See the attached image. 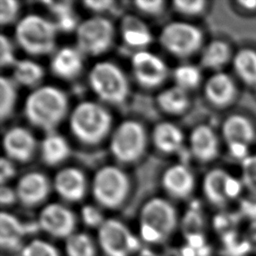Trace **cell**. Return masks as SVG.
I'll return each instance as SVG.
<instances>
[{
    "instance_id": "cell-21",
    "label": "cell",
    "mask_w": 256,
    "mask_h": 256,
    "mask_svg": "<svg viewBox=\"0 0 256 256\" xmlns=\"http://www.w3.org/2000/svg\"><path fill=\"white\" fill-rule=\"evenodd\" d=\"M230 174L221 168L207 172L203 179V193L206 199L216 206H221L229 200L226 195V184Z\"/></svg>"
},
{
    "instance_id": "cell-5",
    "label": "cell",
    "mask_w": 256,
    "mask_h": 256,
    "mask_svg": "<svg viewBox=\"0 0 256 256\" xmlns=\"http://www.w3.org/2000/svg\"><path fill=\"white\" fill-rule=\"evenodd\" d=\"M89 85L104 102L120 105L128 97L129 85L123 71L114 63L100 62L89 73Z\"/></svg>"
},
{
    "instance_id": "cell-43",
    "label": "cell",
    "mask_w": 256,
    "mask_h": 256,
    "mask_svg": "<svg viewBox=\"0 0 256 256\" xmlns=\"http://www.w3.org/2000/svg\"><path fill=\"white\" fill-rule=\"evenodd\" d=\"M18 201L15 189H12L6 185H1L0 189V203L2 206L12 205L14 202Z\"/></svg>"
},
{
    "instance_id": "cell-31",
    "label": "cell",
    "mask_w": 256,
    "mask_h": 256,
    "mask_svg": "<svg viewBox=\"0 0 256 256\" xmlns=\"http://www.w3.org/2000/svg\"><path fill=\"white\" fill-rule=\"evenodd\" d=\"M17 91L14 82L6 77L0 78V117L4 121L8 118L15 107Z\"/></svg>"
},
{
    "instance_id": "cell-30",
    "label": "cell",
    "mask_w": 256,
    "mask_h": 256,
    "mask_svg": "<svg viewBox=\"0 0 256 256\" xmlns=\"http://www.w3.org/2000/svg\"><path fill=\"white\" fill-rule=\"evenodd\" d=\"M65 250L67 256H95L96 247L85 233H73L66 239Z\"/></svg>"
},
{
    "instance_id": "cell-42",
    "label": "cell",
    "mask_w": 256,
    "mask_h": 256,
    "mask_svg": "<svg viewBox=\"0 0 256 256\" xmlns=\"http://www.w3.org/2000/svg\"><path fill=\"white\" fill-rule=\"evenodd\" d=\"M15 166L12 160L7 157H2L0 160V182L1 185H5L7 181L15 175Z\"/></svg>"
},
{
    "instance_id": "cell-10",
    "label": "cell",
    "mask_w": 256,
    "mask_h": 256,
    "mask_svg": "<svg viewBox=\"0 0 256 256\" xmlns=\"http://www.w3.org/2000/svg\"><path fill=\"white\" fill-rule=\"evenodd\" d=\"M98 243L106 256H131L140 243L121 221L106 219L98 228Z\"/></svg>"
},
{
    "instance_id": "cell-20",
    "label": "cell",
    "mask_w": 256,
    "mask_h": 256,
    "mask_svg": "<svg viewBox=\"0 0 256 256\" xmlns=\"http://www.w3.org/2000/svg\"><path fill=\"white\" fill-rule=\"evenodd\" d=\"M50 66L57 77L65 80L74 79L83 68L82 53L76 48L63 47L54 54Z\"/></svg>"
},
{
    "instance_id": "cell-33",
    "label": "cell",
    "mask_w": 256,
    "mask_h": 256,
    "mask_svg": "<svg viewBox=\"0 0 256 256\" xmlns=\"http://www.w3.org/2000/svg\"><path fill=\"white\" fill-rule=\"evenodd\" d=\"M240 179L244 190L256 199V154H250L241 162Z\"/></svg>"
},
{
    "instance_id": "cell-47",
    "label": "cell",
    "mask_w": 256,
    "mask_h": 256,
    "mask_svg": "<svg viewBox=\"0 0 256 256\" xmlns=\"http://www.w3.org/2000/svg\"><path fill=\"white\" fill-rule=\"evenodd\" d=\"M242 210L251 217L252 221H256V199L252 201H246L242 205Z\"/></svg>"
},
{
    "instance_id": "cell-48",
    "label": "cell",
    "mask_w": 256,
    "mask_h": 256,
    "mask_svg": "<svg viewBox=\"0 0 256 256\" xmlns=\"http://www.w3.org/2000/svg\"><path fill=\"white\" fill-rule=\"evenodd\" d=\"M136 256H158L154 251L150 250V249H141L137 252Z\"/></svg>"
},
{
    "instance_id": "cell-25",
    "label": "cell",
    "mask_w": 256,
    "mask_h": 256,
    "mask_svg": "<svg viewBox=\"0 0 256 256\" xmlns=\"http://www.w3.org/2000/svg\"><path fill=\"white\" fill-rule=\"evenodd\" d=\"M152 140L159 151L163 153H173L181 147L183 133L178 126L169 122H162L154 127Z\"/></svg>"
},
{
    "instance_id": "cell-8",
    "label": "cell",
    "mask_w": 256,
    "mask_h": 256,
    "mask_svg": "<svg viewBox=\"0 0 256 256\" xmlns=\"http://www.w3.org/2000/svg\"><path fill=\"white\" fill-rule=\"evenodd\" d=\"M159 42L174 56L188 57L196 53L202 46V31L189 23L171 22L161 31Z\"/></svg>"
},
{
    "instance_id": "cell-38",
    "label": "cell",
    "mask_w": 256,
    "mask_h": 256,
    "mask_svg": "<svg viewBox=\"0 0 256 256\" xmlns=\"http://www.w3.org/2000/svg\"><path fill=\"white\" fill-rule=\"evenodd\" d=\"M81 218L85 225L93 228H99L106 220L100 209L93 205H85L82 207Z\"/></svg>"
},
{
    "instance_id": "cell-24",
    "label": "cell",
    "mask_w": 256,
    "mask_h": 256,
    "mask_svg": "<svg viewBox=\"0 0 256 256\" xmlns=\"http://www.w3.org/2000/svg\"><path fill=\"white\" fill-rule=\"evenodd\" d=\"M234 53L230 45L223 40H212L202 50L201 65L205 68L220 72L229 62H232Z\"/></svg>"
},
{
    "instance_id": "cell-41",
    "label": "cell",
    "mask_w": 256,
    "mask_h": 256,
    "mask_svg": "<svg viewBox=\"0 0 256 256\" xmlns=\"http://www.w3.org/2000/svg\"><path fill=\"white\" fill-rule=\"evenodd\" d=\"M243 189H244V187H243L240 177L237 178L230 174V176L228 177V180H227V184H226V195H227L228 200L230 201V200L238 198Z\"/></svg>"
},
{
    "instance_id": "cell-3",
    "label": "cell",
    "mask_w": 256,
    "mask_h": 256,
    "mask_svg": "<svg viewBox=\"0 0 256 256\" xmlns=\"http://www.w3.org/2000/svg\"><path fill=\"white\" fill-rule=\"evenodd\" d=\"M56 35L57 25L37 14L26 15L19 20L15 28L18 45L30 55H45L52 52Z\"/></svg>"
},
{
    "instance_id": "cell-32",
    "label": "cell",
    "mask_w": 256,
    "mask_h": 256,
    "mask_svg": "<svg viewBox=\"0 0 256 256\" xmlns=\"http://www.w3.org/2000/svg\"><path fill=\"white\" fill-rule=\"evenodd\" d=\"M175 85L187 91L196 88L201 82V72L194 65H181L173 72Z\"/></svg>"
},
{
    "instance_id": "cell-46",
    "label": "cell",
    "mask_w": 256,
    "mask_h": 256,
    "mask_svg": "<svg viewBox=\"0 0 256 256\" xmlns=\"http://www.w3.org/2000/svg\"><path fill=\"white\" fill-rule=\"evenodd\" d=\"M236 3L239 8L246 13L256 12V0H239Z\"/></svg>"
},
{
    "instance_id": "cell-37",
    "label": "cell",
    "mask_w": 256,
    "mask_h": 256,
    "mask_svg": "<svg viewBox=\"0 0 256 256\" xmlns=\"http://www.w3.org/2000/svg\"><path fill=\"white\" fill-rule=\"evenodd\" d=\"M20 5L15 0H1L0 2V22L2 25L12 23L18 16Z\"/></svg>"
},
{
    "instance_id": "cell-17",
    "label": "cell",
    "mask_w": 256,
    "mask_h": 256,
    "mask_svg": "<svg viewBox=\"0 0 256 256\" xmlns=\"http://www.w3.org/2000/svg\"><path fill=\"white\" fill-rule=\"evenodd\" d=\"M53 186L62 199L71 202L81 200L87 191L85 175L75 167L60 170L54 177Z\"/></svg>"
},
{
    "instance_id": "cell-26",
    "label": "cell",
    "mask_w": 256,
    "mask_h": 256,
    "mask_svg": "<svg viewBox=\"0 0 256 256\" xmlns=\"http://www.w3.org/2000/svg\"><path fill=\"white\" fill-rule=\"evenodd\" d=\"M40 153L43 162L54 166L62 163L70 154L67 140L57 133H49L41 142Z\"/></svg>"
},
{
    "instance_id": "cell-16",
    "label": "cell",
    "mask_w": 256,
    "mask_h": 256,
    "mask_svg": "<svg viewBox=\"0 0 256 256\" xmlns=\"http://www.w3.org/2000/svg\"><path fill=\"white\" fill-rule=\"evenodd\" d=\"M222 138L229 145H245L250 147L256 141V127L247 116L231 114L225 118L221 126Z\"/></svg>"
},
{
    "instance_id": "cell-40",
    "label": "cell",
    "mask_w": 256,
    "mask_h": 256,
    "mask_svg": "<svg viewBox=\"0 0 256 256\" xmlns=\"http://www.w3.org/2000/svg\"><path fill=\"white\" fill-rule=\"evenodd\" d=\"M134 4L139 11L145 14L158 15L163 11L165 2L162 0H151V1L139 0V1H135Z\"/></svg>"
},
{
    "instance_id": "cell-44",
    "label": "cell",
    "mask_w": 256,
    "mask_h": 256,
    "mask_svg": "<svg viewBox=\"0 0 256 256\" xmlns=\"http://www.w3.org/2000/svg\"><path fill=\"white\" fill-rule=\"evenodd\" d=\"M114 2L110 0H98V1H84V5L87 9L94 12H104L109 10L113 6Z\"/></svg>"
},
{
    "instance_id": "cell-7",
    "label": "cell",
    "mask_w": 256,
    "mask_h": 256,
    "mask_svg": "<svg viewBox=\"0 0 256 256\" xmlns=\"http://www.w3.org/2000/svg\"><path fill=\"white\" fill-rule=\"evenodd\" d=\"M147 145V136L141 123L127 120L119 124L110 140L112 155L120 162L132 163L141 158Z\"/></svg>"
},
{
    "instance_id": "cell-39",
    "label": "cell",
    "mask_w": 256,
    "mask_h": 256,
    "mask_svg": "<svg viewBox=\"0 0 256 256\" xmlns=\"http://www.w3.org/2000/svg\"><path fill=\"white\" fill-rule=\"evenodd\" d=\"M17 61L15 60L14 46L11 43L10 39L5 35L0 37V65L1 67H7L15 65Z\"/></svg>"
},
{
    "instance_id": "cell-1",
    "label": "cell",
    "mask_w": 256,
    "mask_h": 256,
    "mask_svg": "<svg viewBox=\"0 0 256 256\" xmlns=\"http://www.w3.org/2000/svg\"><path fill=\"white\" fill-rule=\"evenodd\" d=\"M68 111V100L63 91L54 86H42L27 97L24 113L35 127L50 132L59 125Z\"/></svg>"
},
{
    "instance_id": "cell-35",
    "label": "cell",
    "mask_w": 256,
    "mask_h": 256,
    "mask_svg": "<svg viewBox=\"0 0 256 256\" xmlns=\"http://www.w3.org/2000/svg\"><path fill=\"white\" fill-rule=\"evenodd\" d=\"M193 208V207H192ZM203 220L199 212L193 208L186 212L183 219V232L185 233L186 238H189L194 235L202 234Z\"/></svg>"
},
{
    "instance_id": "cell-49",
    "label": "cell",
    "mask_w": 256,
    "mask_h": 256,
    "mask_svg": "<svg viewBox=\"0 0 256 256\" xmlns=\"http://www.w3.org/2000/svg\"><path fill=\"white\" fill-rule=\"evenodd\" d=\"M252 90H253V92H254V95H255V97H256V85L252 87Z\"/></svg>"
},
{
    "instance_id": "cell-9",
    "label": "cell",
    "mask_w": 256,
    "mask_h": 256,
    "mask_svg": "<svg viewBox=\"0 0 256 256\" xmlns=\"http://www.w3.org/2000/svg\"><path fill=\"white\" fill-rule=\"evenodd\" d=\"M114 38L113 24L104 17H92L76 28L77 49L82 54L99 55L107 51Z\"/></svg>"
},
{
    "instance_id": "cell-2",
    "label": "cell",
    "mask_w": 256,
    "mask_h": 256,
    "mask_svg": "<svg viewBox=\"0 0 256 256\" xmlns=\"http://www.w3.org/2000/svg\"><path fill=\"white\" fill-rule=\"evenodd\" d=\"M111 123L112 117L108 110L91 101L79 103L69 118L71 132L86 145L100 143L110 132Z\"/></svg>"
},
{
    "instance_id": "cell-29",
    "label": "cell",
    "mask_w": 256,
    "mask_h": 256,
    "mask_svg": "<svg viewBox=\"0 0 256 256\" xmlns=\"http://www.w3.org/2000/svg\"><path fill=\"white\" fill-rule=\"evenodd\" d=\"M13 67L14 81L24 86L36 85L44 75L43 68L29 59L19 60Z\"/></svg>"
},
{
    "instance_id": "cell-36",
    "label": "cell",
    "mask_w": 256,
    "mask_h": 256,
    "mask_svg": "<svg viewBox=\"0 0 256 256\" xmlns=\"http://www.w3.org/2000/svg\"><path fill=\"white\" fill-rule=\"evenodd\" d=\"M207 2L204 0H177L173 2L176 11L183 15L195 16L201 14L206 8Z\"/></svg>"
},
{
    "instance_id": "cell-15",
    "label": "cell",
    "mask_w": 256,
    "mask_h": 256,
    "mask_svg": "<svg viewBox=\"0 0 256 256\" xmlns=\"http://www.w3.org/2000/svg\"><path fill=\"white\" fill-rule=\"evenodd\" d=\"M15 191L21 204L27 207H34L48 197L50 182L43 173L29 172L18 180Z\"/></svg>"
},
{
    "instance_id": "cell-13",
    "label": "cell",
    "mask_w": 256,
    "mask_h": 256,
    "mask_svg": "<svg viewBox=\"0 0 256 256\" xmlns=\"http://www.w3.org/2000/svg\"><path fill=\"white\" fill-rule=\"evenodd\" d=\"M238 89L234 79L222 71L211 75L204 85V95L208 102L216 108H226L237 98Z\"/></svg>"
},
{
    "instance_id": "cell-12",
    "label": "cell",
    "mask_w": 256,
    "mask_h": 256,
    "mask_svg": "<svg viewBox=\"0 0 256 256\" xmlns=\"http://www.w3.org/2000/svg\"><path fill=\"white\" fill-rule=\"evenodd\" d=\"M132 68L135 79L145 88L161 85L168 73L163 60L145 50H139L133 55Z\"/></svg>"
},
{
    "instance_id": "cell-14",
    "label": "cell",
    "mask_w": 256,
    "mask_h": 256,
    "mask_svg": "<svg viewBox=\"0 0 256 256\" xmlns=\"http://www.w3.org/2000/svg\"><path fill=\"white\" fill-rule=\"evenodd\" d=\"M3 149L6 157L16 162H27L34 154L36 140L33 134L23 127H12L3 136Z\"/></svg>"
},
{
    "instance_id": "cell-28",
    "label": "cell",
    "mask_w": 256,
    "mask_h": 256,
    "mask_svg": "<svg viewBox=\"0 0 256 256\" xmlns=\"http://www.w3.org/2000/svg\"><path fill=\"white\" fill-rule=\"evenodd\" d=\"M189 103L190 101L187 91L176 85L161 91L157 96V104L159 108L171 115L184 113L187 110Z\"/></svg>"
},
{
    "instance_id": "cell-18",
    "label": "cell",
    "mask_w": 256,
    "mask_h": 256,
    "mask_svg": "<svg viewBox=\"0 0 256 256\" xmlns=\"http://www.w3.org/2000/svg\"><path fill=\"white\" fill-rule=\"evenodd\" d=\"M190 149L200 162H210L219 154V139L215 131L208 125H198L190 134Z\"/></svg>"
},
{
    "instance_id": "cell-11",
    "label": "cell",
    "mask_w": 256,
    "mask_h": 256,
    "mask_svg": "<svg viewBox=\"0 0 256 256\" xmlns=\"http://www.w3.org/2000/svg\"><path fill=\"white\" fill-rule=\"evenodd\" d=\"M39 227L47 234L56 238L70 237L75 230L76 218L74 213L59 203L46 205L38 217Z\"/></svg>"
},
{
    "instance_id": "cell-23",
    "label": "cell",
    "mask_w": 256,
    "mask_h": 256,
    "mask_svg": "<svg viewBox=\"0 0 256 256\" xmlns=\"http://www.w3.org/2000/svg\"><path fill=\"white\" fill-rule=\"evenodd\" d=\"M121 35L124 42L132 48H144L152 40L148 27L139 18L126 15L121 21Z\"/></svg>"
},
{
    "instance_id": "cell-45",
    "label": "cell",
    "mask_w": 256,
    "mask_h": 256,
    "mask_svg": "<svg viewBox=\"0 0 256 256\" xmlns=\"http://www.w3.org/2000/svg\"><path fill=\"white\" fill-rule=\"evenodd\" d=\"M250 249L256 250V221H251L246 231V237Z\"/></svg>"
},
{
    "instance_id": "cell-19",
    "label": "cell",
    "mask_w": 256,
    "mask_h": 256,
    "mask_svg": "<svg viewBox=\"0 0 256 256\" xmlns=\"http://www.w3.org/2000/svg\"><path fill=\"white\" fill-rule=\"evenodd\" d=\"M162 185L166 192L174 198L188 197L194 189L195 179L193 173L182 164L170 166L162 175Z\"/></svg>"
},
{
    "instance_id": "cell-22",
    "label": "cell",
    "mask_w": 256,
    "mask_h": 256,
    "mask_svg": "<svg viewBox=\"0 0 256 256\" xmlns=\"http://www.w3.org/2000/svg\"><path fill=\"white\" fill-rule=\"evenodd\" d=\"M25 235V226L13 214L1 212L0 214V244L3 249H18Z\"/></svg>"
},
{
    "instance_id": "cell-34",
    "label": "cell",
    "mask_w": 256,
    "mask_h": 256,
    "mask_svg": "<svg viewBox=\"0 0 256 256\" xmlns=\"http://www.w3.org/2000/svg\"><path fill=\"white\" fill-rule=\"evenodd\" d=\"M22 256H60V254L51 243L35 239L22 248Z\"/></svg>"
},
{
    "instance_id": "cell-6",
    "label": "cell",
    "mask_w": 256,
    "mask_h": 256,
    "mask_svg": "<svg viewBox=\"0 0 256 256\" xmlns=\"http://www.w3.org/2000/svg\"><path fill=\"white\" fill-rule=\"evenodd\" d=\"M129 179L124 171L115 166H104L94 175L91 190L99 205L108 209L118 208L128 196Z\"/></svg>"
},
{
    "instance_id": "cell-4",
    "label": "cell",
    "mask_w": 256,
    "mask_h": 256,
    "mask_svg": "<svg viewBox=\"0 0 256 256\" xmlns=\"http://www.w3.org/2000/svg\"><path fill=\"white\" fill-rule=\"evenodd\" d=\"M177 225L173 205L162 198L148 200L140 212V235L149 243H160L169 237Z\"/></svg>"
},
{
    "instance_id": "cell-27",
    "label": "cell",
    "mask_w": 256,
    "mask_h": 256,
    "mask_svg": "<svg viewBox=\"0 0 256 256\" xmlns=\"http://www.w3.org/2000/svg\"><path fill=\"white\" fill-rule=\"evenodd\" d=\"M231 63L241 82L251 88L256 85V50L241 48L234 53Z\"/></svg>"
}]
</instances>
